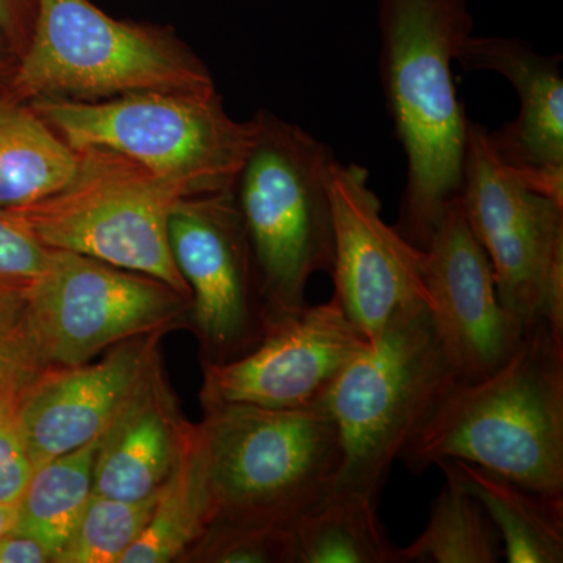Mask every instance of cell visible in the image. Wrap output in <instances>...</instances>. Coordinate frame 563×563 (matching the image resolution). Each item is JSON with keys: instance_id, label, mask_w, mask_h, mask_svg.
Masks as SVG:
<instances>
[{"instance_id": "obj_1", "label": "cell", "mask_w": 563, "mask_h": 563, "mask_svg": "<svg viewBox=\"0 0 563 563\" xmlns=\"http://www.w3.org/2000/svg\"><path fill=\"white\" fill-rule=\"evenodd\" d=\"M380 81L407 161L399 232L424 250L461 198L468 118L453 65L473 35L466 0H379Z\"/></svg>"}, {"instance_id": "obj_2", "label": "cell", "mask_w": 563, "mask_h": 563, "mask_svg": "<svg viewBox=\"0 0 563 563\" xmlns=\"http://www.w3.org/2000/svg\"><path fill=\"white\" fill-rule=\"evenodd\" d=\"M422 474L444 459L473 463L548 496H563V332L525 328L501 368L455 384L404 448Z\"/></svg>"}, {"instance_id": "obj_3", "label": "cell", "mask_w": 563, "mask_h": 563, "mask_svg": "<svg viewBox=\"0 0 563 563\" xmlns=\"http://www.w3.org/2000/svg\"><path fill=\"white\" fill-rule=\"evenodd\" d=\"M201 429L213 521L288 528L335 487L339 428L324 406L202 407Z\"/></svg>"}, {"instance_id": "obj_4", "label": "cell", "mask_w": 563, "mask_h": 563, "mask_svg": "<svg viewBox=\"0 0 563 563\" xmlns=\"http://www.w3.org/2000/svg\"><path fill=\"white\" fill-rule=\"evenodd\" d=\"M255 135L235 184L263 296L274 321L301 312L307 285L332 273L333 214L328 144L269 111L254 118Z\"/></svg>"}, {"instance_id": "obj_5", "label": "cell", "mask_w": 563, "mask_h": 563, "mask_svg": "<svg viewBox=\"0 0 563 563\" xmlns=\"http://www.w3.org/2000/svg\"><path fill=\"white\" fill-rule=\"evenodd\" d=\"M211 90L206 63L168 29L117 20L91 0H36L31 40L5 96L31 103Z\"/></svg>"}, {"instance_id": "obj_6", "label": "cell", "mask_w": 563, "mask_h": 563, "mask_svg": "<svg viewBox=\"0 0 563 563\" xmlns=\"http://www.w3.org/2000/svg\"><path fill=\"white\" fill-rule=\"evenodd\" d=\"M31 106L74 151L118 152L187 196L231 191L255 135L254 120H233L217 90L40 99Z\"/></svg>"}, {"instance_id": "obj_7", "label": "cell", "mask_w": 563, "mask_h": 563, "mask_svg": "<svg viewBox=\"0 0 563 563\" xmlns=\"http://www.w3.org/2000/svg\"><path fill=\"white\" fill-rule=\"evenodd\" d=\"M459 383L462 379L439 342L429 306L396 314L368 340L322 402L342 442L335 487L376 501L393 462Z\"/></svg>"}, {"instance_id": "obj_8", "label": "cell", "mask_w": 563, "mask_h": 563, "mask_svg": "<svg viewBox=\"0 0 563 563\" xmlns=\"http://www.w3.org/2000/svg\"><path fill=\"white\" fill-rule=\"evenodd\" d=\"M76 152V172L63 187L10 213L49 250L146 274L191 298L168 236L169 214L187 192L118 152Z\"/></svg>"}, {"instance_id": "obj_9", "label": "cell", "mask_w": 563, "mask_h": 563, "mask_svg": "<svg viewBox=\"0 0 563 563\" xmlns=\"http://www.w3.org/2000/svg\"><path fill=\"white\" fill-rule=\"evenodd\" d=\"M461 202L504 309L525 328L544 320L563 332V202L507 165L490 131L473 121Z\"/></svg>"}, {"instance_id": "obj_10", "label": "cell", "mask_w": 563, "mask_h": 563, "mask_svg": "<svg viewBox=\"0 0 563 563\" xmlns=\"http://www.w3.org/2000/svg\"><path fill=\"white\" fill-rule=\"evenodd\" d=\"M22 325L41 368H66L135 336L191 329V298L146 274L52 250Z\"/></svg>"}, {"instance_id": "obj_11", "label": "cell", "mask_w": 563, "mask_h": 563, "mask_svg": "<svg viewBox=\"0 0 563 563\" xmlns=\"http://www.w3.org/2000/svg\"><path fill=\"white\" fill-rule=\"evenodd\" d=\"M174 263L191 292L202 365L243 357L274 322L232 190L187 196L168 220Z\"/></svg>"}, {"instance_id": "obj_12", "label": "cell", "mask_w": 563, "mask_h": 563, "mask_svg": "<svg viewBox=\"0 0 563 563\" xmlns=\"http://www.w3.org/2000/svg\"><path fill=\"white\" fill-rule=\"evenodd\" d=\"M333 214V299L368 340L412 307L429 306L424 250L383 218L369 174L333 162L329 174Z\"/></svg>"}, {"instance_id": "obj_13", "label": "cell", "mask_w": 563, "mask_h": 563, "mask_svg": "<svg viewBox=\"0 0 563 563\" xmlns=\"http://www.w3.org/2000/svg\"><path fill=\"white\" fill-rule=\"evenodd\" d=\"M368 339L335 299L274 321L243 357L202 365V407L250 404L268 409L321 406Z\"/></svg>"}, {"instance_id": "obj_14", "label": "cell", "mask_w": 563, "mask_h": 563, "mask_svg": "<svg viewBox=\"0 0 563 563\" xmlns=\"http://www.w3.org/2000/svg\"><path fill=\"white\" fill-rule=\"evenodd\" d=\"M424 254L439 342L462 383L483 379L509 361L525 325L501 306L490 261L470 229L461 198L444 211Z\"/></svg>"}, {"instance_id": "obj_15", "label": "cell", "mask_w": 563, "mask_h": 563, "mask_svg": "<svg viewBox=\"0 0 563 563\" xmlns=\"http://www.w3.org/2000/svg\"><path fill=\"white\" fill-rule=\"evenodd\" d=\"M166 333L114 344L103 357L66 368H43L21 395V422L33 466L101 439L121 412Z\"/></svg>"}, {"instance_id": "obj_16", "label": "cell", "mask_w": 563, "mask_h": 563, "mask_svg": "<svg viewBox=\"0 0 563 563\" xmlns=\"http://www.w3.org/2000/svg\"><path fill=\"white\" fill-rule=\"evenodd\" d=\"M455 63L466 70H492L512 84L520 113L490 132L507 165L533 187L563 202V77L561 55H542L523 40L468 36Z\"/></svg>"}, {"instance_id": "obj_17", "label": "cell", "mask_w": 563, "mask_h": 563, "mask_svg": "<svg viewBox=\"0 0 563 563\" xmlns=\"http://www.w3.org/2000/svg\"><path fill=\"white\" fill-rule=\"evenodd\" d=\"M191 424L181 415L158 354L99 439L92 493L125 501L154 498L172 474Z\"/></svg>"}, {"instance_id": "obj_18", "label": "cell", "mask_w": 563, "mask_h": 563, "mask_svg": "<svg viewBox=\"0 0 563 563\" xmlns=\"http://www.w3.org/2000/svg\"><path fill=\"white\" fill-rule=\"evenodd\" d=\"M442 472L483 504L498 529L509 563L563 562V496H548L473 463L444 459Z\"/></svg>"}, {"instance_id": "obj_19", "label": "cell", "mask_w": 563, "mask_h": 563, "mask_svg": "<svg viewBox=\"0 0 563 563\" xmlns=\"http://www.w3.org/2000/svg\"><path fill=\"white\" fill-rule=\"evenodd\" d=\"M288 533L290 563H401L376 501L358 492L333 487Z\"/></svg>"}, {"instance_id": "obj_20", "label": "cell", "mask_w": 563, "mask_h": 563, "mask_svg": "<svg viewBox=\"0 0 563 563\" xmlns=\"http://www.w3.org/2000/svg\"><path fill=\"white\" fill-rule=\"evenodd\" d=\"M211 521L201 429L192 422L172 474L155 495L150 523L121 563L180 562Z\"/></svg>"}, {"instance_id": "obj_21", "label": "cell", "mask_w": 563, "mask_h": 563, "mask_svg": "<svg viewBox=\"0 0 563 563\" xmlns=\"http://www.w3.org/2000/svg\"><path fill=\"white\" fill-rule=\"evenodd\" d=\"M77 152L31 103L0 96V209L40 201L70 179Z\"/></svg>"}, {"instance_id": "obj_22", "label": "cell", "mask_w": 563, "mask_h": 563, "mask_svg": "<svg viewBox=\"0 0 563 563\" xmlns=\"http://www.w3.org/2000/svg\"><path fill=\"white\" fill-rule=\"evenodd\" d=\"M99 440L40 463L16 504L13 531L46 548L52 563L92 496V468Z\"/></svg>"}, {"instance_id": "obj_23", "label": "cell", "mask_w": 563, "mask_h": 563, "mask_svg": "<svg viewBox=\"0 0 563 563\" xmlns=\"http://www.w3.org/2000/svg\"><path fill=\"white\" fill-rule=\"evenodd\" d=\"M433 499L428 525L407 548H399L401 563H496L503 542L490 515L453 474Z\"/></svg>"}, {"instance_id": "obj_24", "label": "cell", "mask_w": 563, "mask_h": 563, "mask_svg": "<svg viewBox=\"0 0 563 563\" xmlns=\"http://www.w3.org/2000/svg\"><path fill=\"white\" fill-rule=\"evenodd\" d=\"M154 499L125 501L92 493L54 563H121L150 523Z\"/></svg>"}, {"instance_id": "obj_25", "label": "cell", "mask_w": 563, "mask_h": 563, "mask_svg": "<svg viewBox=\"0 0 563 563\" xmlns=\"http://www.w3.org/2000/svg\"><path fill=\"white\" fill-rule=\"evenodd\" d=\"M9 210L0 209V322H20L25 302L51 258Z\"/></svg>"}, {"instance_id": "obj_26", "label": "cell", "mask_w": 563, "mask_h": 563, "mask_svg": "<svg viewBox=\"0 0 563 563\" xmlns=\"http://www.w3.org/2000/svg\"><path fill=\"white\" fill-rule=\"evenodd\" d=\"M180 562L290 563V533L280 526L214 521Z\"/></svg>"}, {"instance_id": "obj_27", "label": "cell", "mask_w": 563, "mask_h": 563, "mask_svg": "<svg viewBox=\"0 0 563 563\" xmlns=\"http://www.w3.org/2000/svg\"><path fill=\"white\" fill-rule=\"evenodd\" d=\"M27 384L0 395V503L9 506L20 501L35 470L20 413L22 390Z\"/></svg>"}, {"instance_id": "obj_28", "label": "cell", "mask_w": 563, "mask_h": 563, "mask_svg": "<svg viewBox=\"0 0 563 563\" xmlns=\"http://www.w3.org/2000/svg\"><path fill=\"white\" fill-rule=\"evenodd\" d=\"M41 369L22 320L0 322V395L29 383Z\"/></svg>"}, {"instance_id": "obj_29", "label": "cell", "mask_w": 563, "mask_h": 563, "mask_svg": "<svg viewBox=\"0 0 563 563\" xmlns=\"http://www.w3.org/2000/svg\"><path fill=\"white\" fill-rule=\"evenodd\" d=\"M36 16V0H0V33L20 58Z\"/></svg>"}, {"instance_id": "obj_30", "label": "cell", "mask_w": 563, "mask_h": 563, "mask_svg": "<svg viewBox=\"0 0 563 563\" xmlns=\"http://www.w3.org/2000/svg\"><path fill=\"white\" fill-rule=\"evenodd\" d=\"M0 563H52V561L43 544L31 537L9 532L0 537Z\"/></svg>"}, {"instance_id": "obj_31", "label": "cell", "mask_w": 563, "mask_h": 563, "mask_svg": "<svg viewBox=\"0 0 563 563\" xmlns=\"http://www.w3.org/2000/svg\"><path fill=\"white\" fill-rule=\"evenodd\" d=\"M10 55L16 57V54L11 49L10 44L7 43L2 33H0V81H7V84H9L11 73H13L14 69V66H10Z\"/></svg>"}, {"instance_id": "obj_32", "label": "cell", "mask_w": 563, "mask_h": 563, "mask_svg": "<svg viewBox=\"0 0 563 563\" xmlns=\"http://www.w3.org/2000/svg\"><path fill=\"white\" fill-rule=\"evenodd\" d=\"M16 521V506L0 503V537L13 531Z\"/></svg>"}]
</instances>
